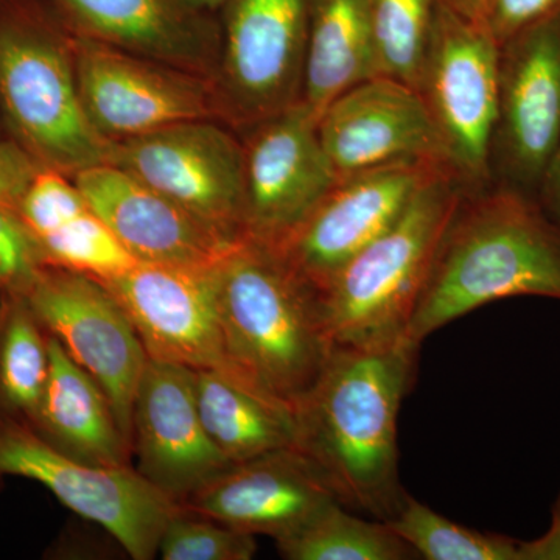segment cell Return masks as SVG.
I'll return each instance as SVG.
<instances>
[{"mask_svg":"<svg viewBox=\"0 0 560 560\" xmlns=\"http://www.w3.org/2000/svg\"><path fill=\"white\" fill-rule=\"evenodd\" d=\"M420 346L410 338L335 346L296 408L298 445L350 511L388 521L399 510L397 423Z\"/></svg>","mask_w":560,"mask_h":560,"instance_id":"6da1fadb","label":"cell"},{"mask_svg":"<svg viewBox=\"0 0 560 560\" xmlns=\"http://www.w3.org/2000/svg\"><path fill=\"white\" fill-rule=\"evenodd\" d=\"M560 302V221L537 195L492 183L466 190L434 257L407 337L434 331L492 302Z\"/></svg>","mask_w":560,"mask_h":560,"instance_id":"7a4b0ae2","label":"cell"},{"mask_svg":"<svg viewBox=\"0 0 560 560\" xmlns=\"http://www.w3.org/2000/svg\"><path fill=\"white\" fill-rule=\"evenodd\" d=\"M219 319L221 371L296 411L335 349L318 291L245 241L220 264Z\"/></svg>","mask_w":560,"mask_h":560,"instance_id":"3957f363","label":"cell"},{"mask_svg":"<svg viewBox=\"0 0 560 560\" xmlns=\"http://www.w3.org/2000/svg\"><path fill=\"white\" fill-rule=\"evenodd\" d=\"M73 35L43 0H0V110L13 140L38 162L73 176L109 162L81 103Z\"/></svg>","mask_w":560,"mask_h":560,"instance_id":"277c9868","label":"cell"},{"mask_svg":"<svg viewBox=\"0 0 560 560\" xmlns=\"http://www.w3.org/2000/svg\"><path fill=\"white\" fill-rule=\"evenodd\" d=\"M464 191L453 173H441L419 191L388 231L335 276L319 296L335 346L375 345L407 337Z\"/></svg>","mask_w":560,"mask_h":560,"instance_id":"5b68a950","label":"cell"},{"mask_svg":"<svg viewBox=\"0 0 560 560\" xmlns=\"http://www.w3.org/2000/svg\"><path fill=\"white\" fill-rule=\"evenodd\" d=\"M500 46L480 22L440 0L418 81L445 160L466 190L492 184V145L499 114Z\"/></svg>","mask_w":560,"mask_h":560,"instance_id":"8992f818","label":"cell"},{"mask_svg":"<svg viewBox=\"0 0 560 560\" xmlns=\"http://www.w3.org/2000/svg\"><path fill=\"white\" fill-rule=\"evenodd\" d=\"M313 0H230L213 88L238 135L301 102Z\"/></svg>","mask_w":560,"mask_h":560,"instance_id":"52a82bcc","label":"cell"},{"mask_svg":"<svg viewBox=\"0 0 560 560\" xmlns=\"http://www.w3.org/2000/svg\"><path fill=\"white\" fill-rule=\"evenodd\" d=\"M20 477L49 489L70 511L108 530L135 560H150L183 506L135 466L95 467L70 458L22 420L0 416V480Z\"/></svg>","mask_w":560,"mask_h":560,"instance_id":"ba28073f","label":"cell"},{"mask_svg":"<svg viewBox=\"0 0 560 560\" xmlns=\"http://www.w3.org/2000/svg\"><path fill=\"white\" fill-rule=\"evenodd\" d=\"M109 164L124 168L230 242H245L242 136L221 120H191L120 142Z\"/></svg>","mask_w":560,"mask_h":560,"instance_id":"9c48e42d","label":"cell"},{"mask_svg":"<svg viewBox=\"0 0 560 560\" xmlns=\"http://www.w3.org/2000/svg\"><path fill=\"white\" fill-rule=\"evenodd\" d=\"M81 103L98 135L120 142L191 120H221L213 81L73 35Z\"/></svg>","mask_w":560,"mask_h":560,"instance_id":"30bf717a","label":"cell"},{"mask_svg":"<svg viewBox=\"0 0 560 560\" xmlns=\"http://www.w3.org/2000/svg\"><path fill=\"white\" fill-rule=\"evenodd\" d=\"M18 293L47 334L102 386L131 444L132 401L149 355L113 293L92 276L54 265H43Z\"/></svg>","mask_w":560,"mask_h":560,"instance_id":"8fae6325","label":"cell"},{"mask_svg":"<svg viewBox=\"0 0 560 560\" xmlns=\"http://www.w3.org/2000/svg\"><path fill=\"white\" fill-rule=\"evenodd\" d=\"M444 172L451 171L436 162H401L338 179L287 237L267 248L320 296L345 265L388 231Z\"/></svg>","mask_w":560,"mask_h":560,"instance_id":"7c38bea8","label":"cell"},{"mask_svg":"<svg viewBox=\"0 0 560 560\" xmlns=\"http://www.w3.org/2000/svg\"><path fill=\"white\" fill-rule=\"evenodd\" d=\"M560 139V14L500 46L492 183L539 197Z\"/></svg>","mask_w":560,"mask_h":560,"instance_id":"4fadbf2b","label":"cell"},{"mask_svg":"<svg viewBox=\"0 0 560 560\" xmlns=\"http://www.w3.org/2000/svg\"><path fill=\"white\" fill-rule=\"evenodd\" d=\"M245 241L278 245L338 183L318 120L300 102L242 132Z\"/></svg>","mask_w":560,"mask_h":560,"instance_id":"5bb4252c","label":"cell"},{"mask_svg":"<svg viewBox=\"0 0 560 560\" xmlns=\"http://www.w3.org/2000/svg\"><path fill=\"white\" fill-rule=\"evenodd\" d=\"M221 264V261H220ZM219 265L138 264L98 279L121 305L149 359L223 370Z\"/></svg>","mask_w":560,"mask_h":560,"instance_id":"9a60e30c","label":"cell"},{"mask_svg":"<svg viewBox=\"0 0 560 560\" xmlns=\"http://www.w3.org/2000/svg\"><path fill=\"white\" fill-rule=\"evenodd\" d=\"M131 448L135 469L178 503L232 464L202 423L195 370L154 359L132 401Z\"/></svg>","mask_w":560,"mask_h":560,"instance_id":"2e32d148","label":"cell"},{"mask_svg":"<svg viewBox=\"0 0 560 560\" xmlns=\"http://www.w3.org/2000/svg\"><path fill=\"white\" fill-rule=\"evenodd\" d=\"M318 135L338 179L401 162L448 168L419 92L388 77H372L342 92L320 114Z\"/></svg>","mask_w":560,"mask_h":560,"instance_id":"e0dca14e","label":"cell"},{"mask_svg":"<svg viewBox=\"0 0 560 560\" xmlns=\"http://www.w3.org/2000/svg\"><path fill=\"white\" fill-rule=\"evenodd\" d=\"M338 501L300 448L231 464L180 501L184 510L231 528L285 539Z\"/></svg>","mask_w":560,"mask_h":560,"instance_id":"ac0fdd59","label":"cell"},{"mask_svg":"<svg viewBox=\"0 0 560 560\" xmlns=\"http://www.w3.org/2000/svg\"><path fill=\"white\" fill-rule=\"evenodd\" d=\"M88 205L140 264L215 267L235 246L186 209L117 165L73 176Z\"/></svg>","mask_w":560,"mask_h":560,"instance_id":"d6986e66","label":"cell"},{"mask_svg":"<svg viewBox=\"0 0 560 560\" xmlns=\"http://www.w3.org/2000/svg\"><path fill=\"white\" fill-rule=\"evenodd\" d=\"M72 35L215 79L219 16L180 0H43Z\"/></svg>","mask_w":560,"mask_h":560,"instance_id":"ffe728a7","label":"cell"},{"mask_svg":"<svg viewBox=\"0 0 560 560\" xmlns=\"http://www.w3.org/2000/svg\"><path fill=\"white\" fill-rule=\"evenodd\" d=\"M50 338V374L31 427L70 458L95 467H131L132 448L105 390Z\"/></svg>","mask_w":560,"mask_h":560,"instance_id":"44dd1931","label":"cell"},{"mask_svg":"<svg viewBox=\"0 0 560 560\" xmlns=\"http://www.w3.org/2000/svg\"><path fill=\"white\" fill-rule=\"evenodd\" d=\"M195 389L210 440L232 464L296 447V411L289 405L215 368L195 370Z\"/></svg>","mask_w":560,"mask_h":560,"instance_id":"7402d4cb","label":"cell"},{"mask_svg":"<svg viewBox=\"0 0 560 560\" xmlns=\"http://www.w3.org/2000/svg\"><path fill=\"white\" fill-rule=\"evenodd\" d=\"M377 77L368 0H313L301 102L318 120L342 92Z\"/></svg>","mask_w":560,"mask_h":560,"instance_id":"603a6c76","label":"cell"},{"mask_svg":"<svg viewBox=\"0 0 560 560\" xmlns=\"http://www.w3.org/2000/svg\"><path fill=\"white\" fill-rule=\"evenodd\" d=\"M50 374V338L18 291L0 293V416L28 423Z\"/></svg>","mask_w":560,"mask_h":560,"instance_id":"cb8c5ba5","label":"cell"},{"mask_svg":"<svg viewBox=\"0 0 560 560\" xmlns=\"http://www.w3.org/2000/svg\"><path fill=\"white\" fill-rule=\"evenodd\" d=\"M289 560L419 559L385 521L357 517L340 501L318 512L285 539L276 541Z\"/></svg>","mask_w":560,"mask_h":560,"instance_id":"d4e9b609","label":"cell"},{"mask_svg":"<svg viewBox=\"0 0 560 560\" xmlns=\"http://www.w3.org/2000/svg\"><path fill=\"white\" fill-rule=\"evenodd\" d=\"M385 522L401 540L410 545L418 558L523 560L522 540L467 528L420 503L410 493L405 495L396 514Z\"/></svg>","mask_w":560,"mask_h":560,"instance_id":"484cf974","label":"cell"},{"mask_svg":"<svg viewBox=\"0 0 560 560\" xmlns=\"http://www.w3.org/2000/svg\"><path fill=\"white\" fill-rule=\"evenodd\" d=\"M440 0H368L377 75L418 88Z\"/></svg>","mask_w":560,"mask_h":560,"instance_id":"4316f807","label":"cell"},{"mask_svg":"<svg viewBox=\"0 0 560 560\" xmlns=\"http://www.w3.org/2000/svg\"><path fill=\"white\" fill-rule=\"evenodd\" d=\"M36 242L44 265L95 279L110 278L138 264L91 206L58 230L36 237Z\"/></svg>","mask_w":560,"mask_h":560,"instance_id":"83f0119b","label":"cell"},{"mask_svg":"<svg viewBox=\"0 0 560 560\" xmlns=\"http://www.w3.org/2000/svg\"><path fill=\"white\" fill-rule=\"evenodd\" d=\"M256 536L180 510L162 533L158 555L164 560H249Z\"/></svg>","mask_w":560,"mask_h":560,"instance_id":"f1b7e54d","label":"cell"},{"mask_svg":"<svg viewBox=\"0 0 560 560\" xmlns=\"http://www.w3.org/2000/svg\"><path fill=\"white\" fill-rule=\"evenodd\" d=\"M88 209L90 205L73 178L40 167L25 191L18 213L36 238L58 230Z\"/></svg>","mask_w":560,"mask_h":560,"instance_id":"f546056e","label":"cell"},{"mask_svg":"<svg viewBox=\"0 0 560 560\" xmlns=\"http://www.w3.org/2000/svg\"><path fill=\"white\" fill-rule=\"evenodd\" d=\"M43 265L38 242L20 213L0 208V293L24 290Z\"/></svg>","mask_w":560,"mask_h":560,"instance_id":"4dcf8cb0","label":"cell"},{"mask_svg":"<svg viewBox=\"0 0 560 560\" xmlns=\"http://www.w3.org/2000/svg\"><path fill=\"white\" fill-rule=\"evenodd\" d=\"M559 14L560 0H488L478 22L501 46L512 36Z\"/></svg>","mask_w":560,"mask_h":560,"instance_id":"1f68e13d","label":"cell"},{"mask_svg":"<svg viewBox=\"0 0 560 560\" xmlns=\"http://www.w3.org/2000/svg\"><path fill=\"white\" fill-rule=\"evenodd\" d=\"M39 168L38 162L16 140L0 139V208L18 212Z\"/></svg>","mask_w":560,"mask_h":560,"instance_id":"d6a6232c","label":"cell"},{"mask_svg":"<svg viewBox=\"0 0 560 560\" xmlns=\"http://www.w3.org/2000/svg\"><path fill=\"white\" fill-rule=\"evenodd\" d=\"M523 560H560V493L548 529L537 539L522 540Z\"/></svg>","mask_w":560,"mask_h":560,"instance_id":"836d02e7","label":"cell"},{"mask_svg":"<svg viewBox=\"0 0 560 560\" xmlns=\"http://www.w3.org/2000/svg\"><path fill=\"white\" fill-rule=\"evenodd\" d=\"M539 200L560 221V139L539 189Z\"/></svg>","mask_w":560,"mask_h":560,"instance_id":"e575fe53","label":"cell"},{"mask_svg":"<svg viewBox=\"0 0 560 560\" xmlns=\"http://www.w3.org/2000/svg\"><path fill=\"white\" fill-rule=\"evenodd\" d=\"M441 2L451 7L453 11L466 18V20L478 22L488 0H441Z\"/></svg>","mask_w":560,"mask_h":560,"instance_id":"d590c367","label":"cell"},{"mask_svg":"<svg viewBox=\"0 0 560 560\" xmlns=\"http://www.w3.org/2000/svg\"><path fill=\"white\" fill-rule=\"evenodd\" d=\"M184 5L189 7L190 10L198 11V13L210 14V16H219L223 7L230 0H180Z\"/></svg>","mask_w":560,"mask_h":560,"instance_id":"8d00e7d4","label":"cell"},{"mask_svg":"<svg viewBox=\"0 0 560 560\" xmlns=\"http://www.w3.org/2000/svg\"><path fill=\"white\" fill-rule=\"evenodd\" d=\"M0 139H2V135H0Z\"/></svg>","mask_w":560,"mask_h":560,"instance_id":"74e56055","label":"cell"}]
</instances>
